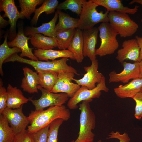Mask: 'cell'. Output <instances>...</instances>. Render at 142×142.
Segmentation results:
<instances>
[{
	"mask_svg": "<svg viewBox=\"0 0 142 142\" xmlns=\"http://www.w3.org/2000/svg\"><path fill=\"white\" fill-rule=\"evenodd\" d=\"M70 115L69 109L63 105L50 106L45 110L32 111L28 116L30 124L27 126V130L33 134L49 125L57 119L67 121Z\"/></svg>",
	"mask_w": 142,
	"mask_h": 142,
	"instance_id": "1",
	"label": "cell"
},
{
	"mask_svg": "<svg viewBox=\"0 0 142 142\" xmlns=\"http://www.w3.org/2000/svg\"><path fill=\"white\" fill-rule=\"evenodd\" d=\"M68 58L63 57L58 60L51 61H34L24 58L16 53L7 58L4 62L17 61L27 64L33 67L37 73L41 71H52L58 73L61 71L64 70L71 72L77 75H79L75 69L68 65Z\"/></svg>",
	"mask_w": 142,
	"mask_h": 142,
	"instance_id": "2",
	"label": "cell"
},
{
	"mask_svg": "<svg viewBox=\"0 0 142 142\" xmlns=\"http://www.w3.org/2000/svg\"><path fill=\"white\" fill-rule=\"evenodd\" d=\"M98 6L92 0H83L77 28L82 30H88L93 28L99 23L109 22V12L106 11L104 13L103 11H98L97 8Z\"/></svg>",
	"mask_w": 142,
	"mask_h": 142,
	"instance_id": "3",
	"label": "cell"
},
{
	"mask_svg": "<svg viewBox=\"0 0 142 142\" xmlns=\"http://www.w3.org/2000/svg\"><path fill=\"white\" fill-rule=\"evenodd\" d=\"M91 102L83 101L79 105L80 114L79 135L75 140L70 142H93L95 134L92 130L95 128L96 121L95 114L89 104Z\"/></svg>",
	"mask_w": 142,
	"mask_h": 142,
	"instance_id": "4",
	"label": "cell"
},
{
	"mask_svg": "<svg viewBox=\"0 0 142 142\" xmlns=\"http://www.w3.org/2000/svg\"><path fill=\"white\" fill-rule=\"evenodd\" d=\"M97 28L99 32L101 44L96 50V55L102 57L113 54L119 46L116 38L118 33L109 22L102 23Z\"/></svg>",
	"mask_w": 142,
	"mask_h": 142,
	"instance_id": "5",
	"label": "cell"
},
{
	"mask_svg": "<svg viewBox=\"0 0 142 142\" xmlns=\"http://www.w3.org/2000/svg\"><path fill=\"white\" fill-rule=\"evenodd\" d=\"M109 23L121 37L132 36L137 31L139 26L128 14L117 11L109 12Z\"/></svg>",
	"mask_w": 142,
	"mask_h": 142,
	"instance_id": "6",
	"label": "cell"
},
{
	"mask_svg": "<svg viewBox=\"0 0 142 142\" xmlns=\"http://www.w3.org/2000/svg\"><path fill=\"white\" fill-rule=\"evenodd\" d=\"M109 90L106 84L105 77L103 75L100 82L93 89H89L85 86H81L73 96L69 99L67 106L70 109H76L78 108V104L80 102L87 100L92 101L93 99L100 97L102 91L108 92Z\"/></svg>",
	"mask_w": 142,
	"mask_h": 142,
	"instance_id": "7",
	"label": "cell"
},
{
	"mask_svg": "<svg viewBox=\"0 0 142 142\" xmlns=\"http://www.w3.org/2000/svg\"><path fill=\"white\" fill-rule=\"evenodd\" d=\"M38 89L42 93L40 98L37 100L29 98V101L35 106L36 111H39L48 106H60L63 105L68 99V95L64 93L57 94L48 91L38 85Z\"/></svg>",
	"mask_w": 142,
	"mask_h": 142,
	"instance_id": "8",
	"label": "cell"
},
{
	"mask_svg": "<svg viewBox=\"0 0 142 142\" xmlns=\"http://www.w3.org/2000/svg\"><path fill=\"white\" fill-rule=\"evenodd\" d=\"M75 74L69 71L62 70L59 72L57 81L51 92L55 93H64L69 97H72L81 87L77 83L72 82Z\"/></svg>",
	"mask_w": 142,
	"mask_h": 142,
	"instance_id": "9",
	"label": "cell"
},
{
	"mask_svg": "<svg viewBox=\"0 0 142 142\" xmlns=\"http://www.w3.org/2000/svg\"><path fill=\"white\" fill-rule=\"evenodd\" d=\"M15 134L26 130L30 123L28 117L26 116L21 107L12 109L6 107L2 113Z\"/></svg>",
	"mask_w": 142,
	"mask_h": 142,
	"instance_id": "10",
	"label": "cell"
},
{
	"mask_svg": "<svg viewBox=\"0 0 142 142\" xmlns=\"http://www.w3.org/2000/svg\"><path fill=\"white\" fill-rule=\"evenodd\" d=\"M2 11L4 12V17L9 19L10 25L9 38L11 41L17 35L16 25L17 20L23 18L16 7L14 0H1L0 11Z\"/></svg>",
	"mask_w": 142,
	"mask_h": 142,
	"instance_id": "11",
	"label": "cell"
},
{
	"mask_svg": "<svg viewBox=\"0 0 142 142\" xmlns=\"http://www.w3.org/2000/svg\"><path fill=\"white\" fill-rule=\"evenodd\" d=\"M121 64L123 69L120 73H117L114 70L109 73V83L121 82L127 83L131 79L140 77L139 62L132 63L124 61Z\"/></svg>",
	"mask_w": 142,
	"mask_h": 142,
	"instance_id": "12",
	"label": "cell"
},
{
	"mask_svg": "<svg viewBox=\"0 0 142 142\" xmlns=\"http://www.w3.org/2000/svg\"><path fill=\"white\" fill-rule=\"evenodd\" d=\"M90 66L84 67L86 73L83 77L79 79H75L73 80L75 81L76 83L81 86H84L89 89L95 88L96 86V84L99 83L103 76L102 73L98 70V62L96 59L91 61Z\"/></svg>",
	"mask_w": 142,
	"mask_h": 142,
	"instance_id": "13",
	"label": "cell"
},
{
	"mask_svg": "<svg viewBox=\"0 0 142 142\" xmlns=\"http://www.w3.org/2000/svg\"><path fill=\"white\" fill-rule=\"evenodd\" d=\"M122 48L117 52L116 58L120 63L126 60L139 62L140 48L136 39L133 38L124 41Z\"/></svg>",
	"mask_w": 142,
	"mask_h": 142,
	"instance_id": "14",
	"label": "cell"
},
{
	"mask_svg": "<svg viewBox=\"0 0 142 142\" xmlns=\"http://www.w3.org/2000/svg\"><path fill=\"white\" fill-rule=\"evenodd\" d=\"M30 39V36L27 37L25 35L23 26H20L15 38L8 42L7 44L9 47H16L20 48L21 51L20 57H27L32 60H38V59L32 53V50L34 48H30L28 46V42Z\"/></svg>",
	"mask_w": 142,
	"mask_h": 142,
	"instance_id": "15",
	"label": "cell"
},
{
	"mask_svg": "<svg viewBox=\"0 0 142 142\" xmlns=\"http://www.w3.org/2000/svg\"><path fill=\"white\" fill-rule=\"evenodd\" d=\"M98 32V28L96 27L82 31L83 55L84 57H88L91 61L96 59L95 47Z\"/></svg>",
	"mask_w": 142,
	"mask_h": 142,
	"instance_id": "16",
	"label": "cell"
},
{
	"mask_svg": "<svg viewBox=\"0 0 142 142\" xmlns=\"http://www.w3.org/2000/svg\"><path fill=\"white\" fill-rule=\"evenodd\" d=\"M142 88V78L133 79L125 85H120L114 89L116 95L121 98H132L137 93L140 92Z\"/></svg>",
	"mask_w": 142,
	"mask_h": 142,
	"instance_id": "17",
	"label": "cell"
},
{
	"mask_svg": "<svg viewBox=\"0 0 142 142\" xmlns=\"http://www.w3.org/2000/svg\"><path fill=\"white\" fill-rule=\"evenodd\" d=\"M57 11L52 19L49 22L43 24L38 27H28L24 31L26 36H31L36 33L42 34L43 35L55 38L56 31V23L58 18Z\"/></svg>",
	"mask_w": 142,
	"mask_h": 142,
	"instance_id": "18",
	"label": "cell"
},
{
	"mask_svg": "<svg viewBox=\"0 0 142 142\" xmlns=\"http://www.w3.org/2000/svg\"><path fill=\"white\" fill-rule=\"evenodd\" d=\"M22 69L24 77L22 79L21 87L24 91L30 94L38 93V74L27 67L23 68Z\"/></svg>",
	"mask_w": 142,
	"mask_h": 142,
	"instance_id": "19",
	"label": "cell"
},
{
	"mask_svg": "<svg viewBox=\"0 0 142 142\" xmlns=\"http://www.w3.org/2000/svg\"><path fill=\"white\" fill-rule=\"evenodd\" d=\"M7 89L8 93L7 107L14 109L19 108L29 101V98H26L21 90L16 87H13L9 84Z\"/></svg>",
	"mask_w": 142,
	"mask_h": 142,
	"instance_id": "20",
	"label": "cell"
},
{
	"mask_svg": "<svg viewBox=\"0 0 142 142\" xmlns=\"http://www.w3.org/2000/svg\"><path fill=\"white\" fill-rule=\"evenodd\" d=\"M34 51V55L39 60H53L60 57H66L75 60L73 53L68 50H54L52 49L45 50L36 49Z\"/></svg>",
	"mask_w": 142,
	"mask_h": 142,
	"instance_id": "21",
	"label": "cell"
},
{
	"mask_svg": "<svg viewBox=\"0 0 142 142\" xmlns=\"http://www.w3.org/2000/svg\"><path fill=\"white\" fill-rule=\"evenodd\" d=\"M98 6L106 8L108 12L117 11L134 15L138 11V6H135L134 8H130L124 6L121 0H92Z\"/></svg>",
	"mask_w": 142,
	"mask_h": 142,
	"instance_id": "22",
	"label": "cell"
},
{
	"mask_svg": "<svg viewBox=\"0 0 142 142\" xmlns=\"http://www.w3.org/2000/svg\"><path fill=\"white\" fill-rule=\"evenodd\" d=\"M83 46L82 31L77 28L67 49L73 53L75 60L78 63L82 62L84 58Z\"/></svg>",
	"mask_w": 142,
	"mask_h": 142,
	"instance_id": "23",
	"label": "cell"
},
{
	"mask_svg": "<svg viewBox=\"0 0 142 142\" xmlns=\"http://www.w3.org/2000/svg\"><path fill=\"white\" fill-rule=\"evenodd\" d=\"M30 39L32 44L37 49L49 50L57 47L55 38L41 34L31 36Z\"/></svg>",
	"mask_w": 142,
	"mask_h": 142,
	"instance_id": "24",
	"label": "cell"
},
{
	"mask_svg": "<svg viewBox=\"0 0 142 142\" xmlns=\"http://www.w3.org/2000/svg\"><path fill=\"white\" fill-rule=\"evenodd\" d=\"M59 21L55 27L56 32L77 28L79 19L71 17L70 15L57 10Z\"/></svg>",
	"mask_w": 142,
	"mask_h": 142,
	"instance_id": "25",
	"label": "cell"
},
{
	"mask_svg": "<svg viewBox=\"0 0 142 142\" xmlns=\"http://www.w3.org/2000/svg\"><path fill=\"white\" fill-rule=\"evenodd\" d=\"M38 74L39 85L51 92L57 81L58 73L52 71H41Z\"/></svg>",
	"mask_w": 142,
	"mask_h": 142,
	"instance_id": "26",
	"label": "cell"
},
{
	"mask_svg": "<svg viewBox=\"0 0 142 142\" xmlns=\"http://www.w3.org/2000/svg\"><path fill=\"white\" fill-rule=\"evenodd\" d=\"M76 28L56 32L55 39L57 47L60 50H66L71 40Z\"/></svg>",
	"mask_w": 142,
	"mask_h": 142,
	"instance_id": "27",
	"label": "cell"
},
{
	"mask_svg": "<svg viewBox=\"0 0 142 142\" xmlns=\"http://www.w3.org/2000/svg\"><path fill=\"white\" fill-rule=\"evenodd\" d=\"M57 0H44L41 6L36 9L34 14L31 21L32 25L37 24L40 15L45 12L47 14H49L54 13L58 5Z\"/></svg>",
	"mask_w": 142,
	"mask_h": 142,
	"instance_id": "28",
	"label": "cell"
},
{
	"mask_svg": "<svg viewBox=\"0 0 142 142\" xmlns=\"http://www.w3.org/2000/svg\"><path fill=\"white\" fill-rule=\"evenodd\" d=\"M8 33V32L6 33L4 36V42L0 46V74L2 76L4 75L2 65L5 60L12 55L21 52L20 49L17 47L10 48L7 42Z\"/></svg>",
	"mask_w": 142,
	"mask_h": 142,
	"instance_id": "29",
	"label": "cell"
},
{
	"mask_svg": "<svg viewBox=\"0 0 142 142\" xmlns=\"http://www.w3.org/2000/svg\"><path fill=\"white\" fill-rule=\"evenodd\" d=\"M15 135L6 118L0 114V142H13Z\"/></svg>",
	"mask_w": 142,
	"mask_h": 142,
	"instance_id": "30",
	"label": "cell"
},
{
	"mask_svg": "<svg viewBox=\"0 0 142 142\" xmlns=\"http://www.w3.org/2000/svg\"><path fill=\"white\" fill-rule=\"evenodd\" d=\"M43 0H19V6L21 9L20 13L23 18L30 19L31 15L34 13L37 5L42 4Z\"/></svg>",
	"mask_w": 142,
	"mask_h": 142,
	"instance_id": "31",
	"label": "cell"
},
{
	"mask_svg": "<svg viewBox=\"0 0 142 142\" xmlns=\"http://www.w3.org/2000/svg\"><path fill=\"white\" fill-rule=\"evenodd\" d=\"M83 0H66L59 4L57 10H69L80 15L82 7Z\"/></svg>",
	"mask_w": 142,
	"mask_h": 142,
	"instance_id": "32",
	"label": "cell"
},
{
	"mask_svg": "<svg viewBox=\"0 0 142 142\" xmlns=\"http://www.w3.org/2000/svg\"><path fill=\"white\" fill-rule=\"evenodd\" d=\"M64 120L60 118L57 119L49 125L47 142H57L58 131L59 127Z\"/></svg>",
	"mask_w": 142,
	"mask_h": 142,
	"instance_id": "33",
	"label": "cell"
},
{
	"mask_svg": "<svg viewBox=\"0 0 142 142\" xmlns=\"http://www.w3.org/2000/svg\"><path fill=\"white\" fill-rule=\"evenodd\" d=\"M132 98L136 103L134 116L136 119L140 120L142 118V93H138Z\"/></svg>",
	"mask_w": 142,
	"mask_h": 142,
	"instance_id": "34",
	"label": "cell"
},
{
	"mask_svg": "<svg viewBox=\"0 0 142 142\" xmlns=\"http://www.w3.org/2000/svg\"><path fill=\"white\" fill-rule=\"evenodd\" d=\"M8 97L7 89L3 86L2 79H0V114L2 113L4 109L7 107Z\"/></svg>",
	"mask_w": 142,
	"mask_h": 142,
	"instance_id": "35",
	"label": "cell"
},
{
	"mask_svg": "<svg viewBox=\"0 0 142 142\" xmlns=\"http://www.w3.org/2000/svg\"><path fill=\"white\" fill-rule=\"evenodd\" d=\"M13 142H34L33 134L25 130L15 134Z\"/></svg>",
	"mask_w": 142,
	"mask_h": 142,
	"instance_id": "36",
	"label": "cell"
},
{
	"mask_svg": "<svg viewBox=\"0 0 142 142\" xmlns=\"http://www.w3.org/2000/svg\"><path fill=\"white\" fill-rule=\"evenodd\" d=\"M49 125L33 134L34 142H47Z\"/></svg>",
	"mask_w": 142,
	"mask_h": 142,
	"instance_id": "37",
	"label": "cell"
},
{
	"mask_svg": "<svg viewBox=\"0 0 142 142\" xmlns=\"http://www.w3.org/2000/svg\"><path fill=\"white\" fill-rule=\"evenodd\" d=\"M116 138L119 140L118 142H129L130 139L128 134L125 132L121 134L118 131L115 132L113 131L111 132L108 135V139Z\"/></svg>",
	"mask_w": 142,
	"mask_h": 142,
	"instance_id": "38",
	"label": "cell"
},
{
	"mask_svg": "<svg viewBox=\"0 0 142 142\" xmlns=\"http://www.w3.org/2000/svg\"><path fill=\"white\" fill-rule=\"evenodd\" d=\"M135 38L136 39L140 48L139 62L142 60V37L136 36Z\"/></svg>",
	"mask_w": 142,
	"mask_h": 142,
	"instance_id": "39",
	"label": "cell"
},
{
	"mask_svg": "<svg viewBox=\"0 0 142 142\" xmlns=\"http://www.w3.org/2000/svg\"><path fill=\"white\" fill-rule=\"evenodd\" d=\"M10 24L9 21L4 19L3 17L0 15V28L4 27Z\"/></svg>",
	"mask_w": 142,
	"mask_h": 142,
	"instance_id": "40",
	"label": "cell"
},
{
	"mask_svg": "<svg viewBox=\"0 0 142 142\" xmlns=\"http://www.w3.org/2000/svg\"><path fill=\"white\" fill-rule=\"evenodd\" d=\"M135 3L140 4L142 6V0H133L130 2L129 4H132Z\"/></svg>",
	"mask_w": 142,
	"mask_h": 142,
	"instance_id": "41",
	"label": "cell"
},
{
	"mask_svg": "<svg viewBox=\"0 0 142 142\" xmlns=\"http://www.w3.org/2000/svg\"><path fill=\"white\" fill-rule=\"evenodd\" d=\"M140 78H142V60L139 62Z\"/></svg>",
	"mask_w": 142,
	"mask_h": 142,
	"instance_id": "42",
	"label": "cell"
},
{
	"mask_svg": "<svg viewBox=\"0 0 142 142\" xmlns=\"http://www.w3.org/2000/svg\"><path fill=\"white\" fill-rule=\"evenodd\" d=\"M97 142H102L101 140H99V141H98Z\"/></svg>",
	"mask_w": 142,
	"mask_h": 142,
	"instance_id": "43",
	"label": "cell"
},
{
	"mask_svg": "<svg viewBox=\"0 0 142 142\" xmlns=\"http://www.w3.org/2000/svg\"><path fill=\"white\" fill-rule=\"evenodd\" d=\"M140 92L142 93V88Z\"/></svg>",
	"mask_w": 142,
	"mask_h": 142,
	"instance_id": "44",
	"label": "cell"
},
{
	"mask_svg": "<svg viewBox=\"0 0 142 142\" xmlns=\"http://www.w3.org/2000/svg\"><path fill=\"white\" fill-rule=\"evenodd\" d=\"M141 22L142 23V19H141Z\"/></svg>",
	"mask_w": 142,
	"mask_h": 142,
	"instance_id": "45",
	"label": "cell"
}]
</instances>
